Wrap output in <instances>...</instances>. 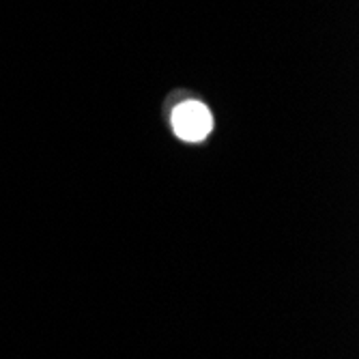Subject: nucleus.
<instances>
[{
    "instance_id": "nucleus-1",
    "label": "nucleus",
    "mask_w": 359,
    "mask_h": 359,
    "mask_svg": "<svg viewBox=\"0 0 359 359\" xmlns=\"http://www.w3.org/2000/svg\"><path fill=\"white\" fill-rule=\"evenodd\" d=\"M213 129V116L201 102H185L172 112V132L185 142H203Z\"/></svg>"
}]
</instances>
